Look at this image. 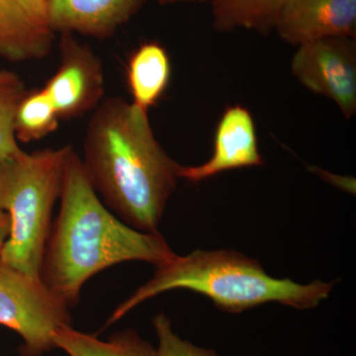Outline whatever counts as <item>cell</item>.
Segmentation results:
<instances>
[{
    "label": "cell",
    "mask_w": 356,
    "mask_h": 356,
    "mask_svg": "<svg viewBox=\"0 0 356 356\" xmlns=\"http://www.w3.org/2000/svg\"><path fill=\"white\" fill-rule=\"evenodd\" d=\"M95 110L81 159L89 182L128 226L159 233L181 165L156 140L147 112L133 102L112 97Z\"/></svg>",
    "instance_id": "1"
},
{
    "label": "cell",
    "mask_w": 356,
    "mask_h": 356,
    "mask_svg": "<svg viewBox=\"0 0 356 356\" xmlns=\"http://www.w3.org/2000/svg\"><path fill=\"white\" fill-rule=\"evenodd\" d=\"M60 199L40 280L69 308L79 302L84 283L110 266L144 261L158 267L177 255L161 234L138 231L107 209L74 149L67 156Z\"/></svg>",
    "instance_id": "2"
},
{
    "label": "cell",
    "mask_w": 356,
    "mask_h": 356,
    "mask_svg": "<svg viewBox=\"0 0 356 356\" xmlns=\"http://www.w3.org/2000/svg\"><path fill=\"white\" fill-rule=\"evenodd\" d=\"M334 282L314 280L299 284L289 278L268 275L261 264L234 250H196L156 267L152 280L117 307L106 327L143 302L173 289L191 290L212 300L220 310L242 313L267 303L298 310L317 307L331 294Z\"/></svg>",
    "instance_id": "3"
},
{
    "label": "cell",
    "mask_w": 356,
    "mask_h": 356,
    "mask_svg": "<svg viewBox=\"0 0 356 356\" xmlns=\"http://www.w3.org/2000/svg\"><path fill=\"white\" fill-rule=\"evenodd\" d=\"M72 149L22 151L0 163V210L9 215L11 224L0 259L34 280H40L51 214Z\"/></svg>",
    "instance_id": "4"
},
{
    "label": "cell",
    "mask_w": 356,
    "mask_h": 356,
    "mask_svg": "<svg viewBox=\"0 0 356 356\" xmlns=\"http://www.w3.org/2000/svg\"><path fill=\"white\" fill-rule=\"evenodd\" d=\"M69 309L41 280L0 259V325L19 334L23 356H42L56 348L54 334L72 325Z\"/></svg>",
    "instance_id": "5"
},
{
    "label": "cell",
    "mask_w": 356,
    "mask_h": 356,
    "mask_svg": "<svg viewBox=\"0 0 356 356\" xmlns=\"http://www.w3.org/2000/svg\"><path fill=\"white\" fill-rule=\"evenodd\" d=\"M291 72L304 88L331 99L344 118L355 116V39L331 37L298 46Z\"/></svg>",
    "instance_id": "6"
},
{
    "label": "cell",
    "mask_w": 356,
    "mask_h": 356,
    "mask_svg": "<svg viewBox=\"0 0 356 356\" xmlns=\"http://www.w3.org/2000/svg\"><path fill=\"white\" fill-rule=\"evenodd\" d=\"M60 62L43 88L60 119H74L95 109L105 91L102 60L86 44L63 33Z\"/></svg>",
    "instance_id": "7"
},
{
    "label": "cell",
    "mask_w": 356,
    "mask_h": 356,
    "mask_svg": "<svg viewBox=\"0 0 356 356\" xmlns=\"http://www.w3.org/2000/svg\"><path fill=\"white\" fill-rule=\"evenodd\" d=\"M264 165L252 112L243 105H233L224 110L218 122L211 158L200 165H181L180 179L199 184L224 172Z\"/></svg>",
    "instance_id": "8"
},
{
    "label": "cell",
    "mask_w": 356,
    "mask_h": 356,
    "mask_svg": "<svg viewBox=\"0 0 356 356\" xmlns=\"http://www.w3.org/2000/svg\"><path fill=\"white\" fill-rule=\"evenodd\" d=\"M274 31L294 46L331 37L356 36V0H285Z\"/></svg>",
    "instance_id": "9"
},
{
    "label": "cell",
    "mask_w": 356,
    "mask_h": 356,
    "mask_svg": "<svg viewBox=\"0 0 356 356\" xmlns=\"http://www.w3.org/2000/svg\"><path fill=\"white\" fill-rule=\"evenodd\" d=\"M149 0H47L51 32L79 33L96 39L111 37Z\"/></svg>",
    "instance_id": "10"
},
{
    "label": "cell",
    "mask_w": 356,
    "mask_h": 356,
    "mask_svg": "<svg viewBox=\"0 0 356 356\" xmlns=\"http://www.w3.org/2000/svg\"><path fill=\"white\" fill-rule=\"evenodd\" d=\"M54 33L32 20L14 0H0V57L36 60L50 53Z\"/></svg>",
    "instance_id": "11"
},
{
    "label": "cell",
    "mask_w": 356,
    "mask_h": 356,
    "mask_svg": "<svg viewBox=\"0 0 356 356\" xmlns=\"http://www.w3.org/2000/svg\"><path fill=\"white\" fill-rule=\"evenodd\" d=\"M172 77V63L165 47L156 42L140 44L129 60L127 81L133 103L149 111L165 95Z\"/></svg>",
    "instance_id": "12"
},
{
    "label": "cell",
    "mask_w": 356,
    "mask_h": 356,
    "mask_svg": "<svg viewBox=\"0 0 356 356\" xmlns=\"http://www.w3.org/2000/svg\"><path fill=\"white\" fill-rule=\"evenodd\" d=\"M54 341L69 356H156L153 346L133 330L117 332L103 341L65 325L54 334Z\"/></svg>",
    "instance_id": "13"
},
{
    "label": "cell",
    "mask_w": 356,
    "mask_h": 356,
    "mask_svg": "<svg viewBox=\"0 0 356 356\" xmlns=\"http://www.w3.org/2000/svg\"><path fill=\"white\" fill-rule=\"evenodd\" d=\"M285 0H211L213 26L218 32L254 30L266 35L274 31Z\"/></svg>",
    "instance_id": "14"
},
{
    "label": "cell",
    "mask_w": 356,
    "mask_h": 356,
    "mask_svg": "<svg viewBox=\"0 0 356 356\" xmlns=\"http://www.w3.org/2000/svg\"><path fill=\"white\" fill-rule=\"evenodd\" d=\"M60 120L44 89L27 91L18 104L14 119L16 140L28 144L43 139L57 130Z\"/></svg>",
    "instance_id": "15"
},
{
    "label": "cell",
    "mask_w": 356,
    "mask_h": 356,
    "mask_svg": "<svg viewBox=\"0 0 356 356\" xmlns=\"http://www.w3.org/2000/svg\"><path fill=\"white\" fill-rule=\"evenodd\" d=\"M26 92L24 83L20 79L0 83V163L22 152L14 132V119Z\"/></svg>",
    "instance_id": "16"
},
{
    "label": "cell",
    "mask_w": 356,
    "mask_h": 356,
    "mask_svg": "<svg viewBox=\"0 0 356 356\" xmlns=\"http://www.w3.org/2000/svg\"><path fill=\"white\" fill-rule=\"evenodd\" d=\"M154 327L159 339L156 356H218L214 350L198 348L180 339L163 313L154 318Z\"/></svg>",
    "instance_id": "17"
},
{
    "label": "cell",
    "mask_w": 356,
    "mask_h": 356,
    "mask_svg": "<svg viewBox=\"0 0 356 356\" xmlns=\"http://www.w3.org/2000/svg\"><path fill=\"white\" fill-rule=\"evenodd\" d=\"M14 1L32 20L48 28L46 22L47 0H14Z\"/></svg>",
    "instance_id": "18"
},
{
    "label": "cell",
    "mask_w": 356,
    "mask_h": 356,
    "mask_svg": "<svg viewBox=\"0 0 356 356\" xmlns=\"http://www.w3.org/2000/svg\"><path fill=\"white\" fill-rule=\"evenodd\" d=\"M10 218L6 211L0 210V250L10 233Z\"/></svg>",
    "instance_id": "19"
},
{
    "label": "cell",
    "mask_w": 356,
    "mask_h": 356,
    "mask_svg": "<svg viewBox=\"0 0 356 356\" xmlns=\"http://www.w3.org/2000/svg\"><path fill=\"white\" fill-rule=\"evenodd\" d=\"M211 0H159L161 6H172L178 3H204V2H210Z\"/></svg>",
    "instance_id": "20"
},
{
    "label": "cell",
    "mask_w": 356,
    "mask_h": 356,
    "mask_svg": "<svg viewBox=\"0 0 356 356\" xmlns=\"http://www.w3.org/2000/svg\"><path fill=\"white\" fill-rule=\"evenodd\" d=\"M19 77L15 74L7 70H0V83H14L19 81Z\"/></svg>",
    "instance_id": "21"
}]
</instances>
